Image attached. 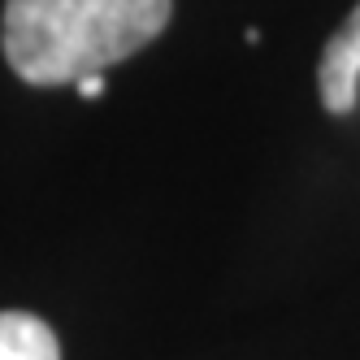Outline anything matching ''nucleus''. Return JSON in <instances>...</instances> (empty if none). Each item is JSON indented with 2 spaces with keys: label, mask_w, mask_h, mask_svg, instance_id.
Returning <instances> with one entry per match:
<instances>
[{
  "label": "nucleus",
  "mask_w": 360,
  "mask_h": 360,
  "mask_svg": "<svg viewBox=\"0 0 360 360\" xmlns=\"http://www.w3.org/2000/svg\"><path fill=\"white\" fill-rule=\"evenodd\" d=\"M169 13L174 0H5L0 44L22 83L61 87L135 57Z\"/></svg>",
  "instance_id": "1"
},
{
  "label": "nucleus",
  "mask_w": 360,
  "mask_h": 360,
  "mask_svg": "<svg viewBox=\"0 0 360 360\" xmlns=\"http://www.w3.org/2000/svg\"><path fill=\"white\" fill-rule=\"evenodd\" d=\"M74 87H79V96L96 100V96H105V74H87V79H79Z\"/></svg>",
  "instance_id": "4"
},
{
  "label": "nucleus",
  "mask_w": 360,
  "mask_h": 360,
  "mask_svg": "<svg viewBox=\"0 0 360 360\" xmlns=\"http://www.w3.org/2000/svg\"><path fill=\"white\" fill-rule=\"evenodd\" d=\"M0 360H61L57 334L31 313H0Z\"/></svg>",
  "instance_id": "3"
},
{
  "label": "nucleus",
  "mask_w": 360,
  "mask_h": 360,
  "mask_svg": "<svg viewBox=\"0 0 360 360\" xmlns=\"http://www.w3.org/2000/svg\"><path fill=\"white\" fill-rule=\"evenodd\" d=\"M317 87L330 113H352L356 109V87H360V5L347 13V22L330 35L321 70H317Z\"/></svg>",
  "instance_id": "2"
}]
</instances>
